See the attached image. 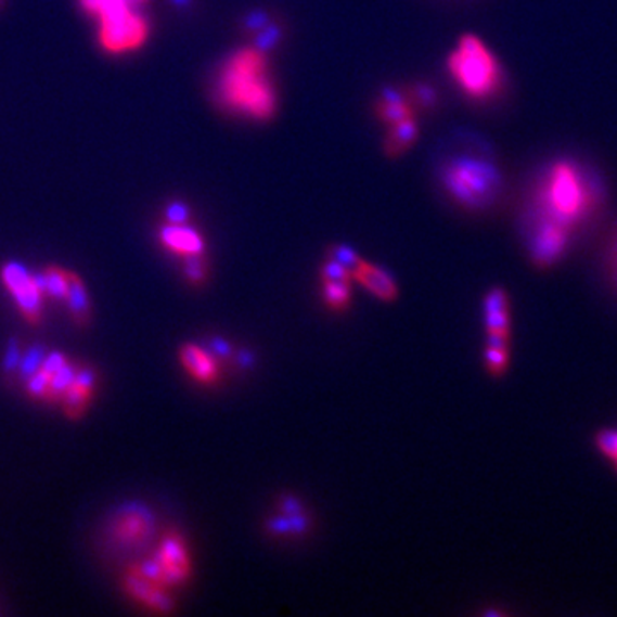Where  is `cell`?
<instances>
[{"label":"cell","instance_id":"1","mask_svg":"<svg viewBox=\"0 0 617 617\" xmlns=\"http://www.w3.org/2000/svg\"><path fill=\"white\" fill-rule=\"evenodd\" d=\"M609 201L599 165L575 152L549 156L534 172L519 215L528 259L544 270L565 261L604 218Z\"/></svg>","mask_w":617,"mask_h":617},{"label":"cell","instance_id":"2","mask_svg":"<svg viewBox=\"0 0 617 617\" xmlns=\"http://www.w3.org/2000/svg\"><path fill=\"white\" fill-rule=\"evenodd\" d=\"M215 100L221 111L265 123L277 112V90L265 50L244 47L223 61L215 81Z\"/></svg>","mask_w":617,"mask_h":617},{"label":"cell","instance_id":"3","mask_svg":"<svg viewBox=\"0 0 617 617\" xmlns=\"http://www.w3.org/2000/svg\"><path fill=\"white\" fill-rule=\"evenodd\" d=\"M448 70L466 99L487 105L498 102L510 87L503 62L477 35H463L448 57Z\"/></svg>","mask_w":617,"mask_h":617},{"label":"cell","instance_id":"4","mask_svg":"<svg viewBox=\"0 0 617 617\" xmlns=\"http://www.w3.org/2000/svg\"><path fill=\"white\" fill-rule=\"evenodd\" d=\"M442 188L463 208L483 211L504 193V176L491 156L466 153L454 156L441 170Z\"/></svg>","mask_w":617,"mask_h":617},{"label":"cell","instance_id":"5","mask_svg":"<svg viewBox=\"0 0 617 617\" xmlns=\"http://www.w3.org/2000/svg\"><path fill=\"white\" fill-rule=\"evenodd\" d=\"M99 43L103 52L124 55L140 50L150 40L152 23L143 13V8L115 9L99 20Z\"/></svg>","mask_w":617,"mask_h":617},{"label":"cell","instance_id":"6","mask_svg":"<svg viewBox=\"0 0 617 617\" xmlns=\"http://www.w3.org/2000/svg\"><path fill=\"white\" fill-rule=\"evenodd\" d=\"M0 280L26 321L38 324L41 321V304H43V285L40 274H31L20 262H8L0 271Z\"/></svg>","mask_w":617,"mask_h":617},{"label":"cell","instance_id":"7","mask_svg":"<svg viewBox=\"0 0 617 617\" xmlns=\"http://www.w3.org/2000/svg\"><path fill=\"white\" fill-rule=\"evenodd\" d=\"M153 515L141 504L119 507L111 522V537L124 549H138L147 544L153 536Z\"/></svg>","mask_w":617,"mask_h":617},{"label":"cell","instance_id":"8","mask_svg":"<svg viewBox=\"0 0 617 617\" xmlns=\"http://www.w3.org/2000/svg\"><path fill=\"white\" fill-rule=\"evenodd\" d=\"M156 565L162 573L167 589L184 583L191 577V556L184 539L177 531H168L159 542L155 556Z\"/></svg>","mask_w":617,"mask_h":617},{"label":"cell","instance_id":"9","mask_svg":"<svg viewBox=\"0 0 617 617\" xmlns=\"http://www.w3.org/2000/svg\"><path fill=\"white\" fill-rule=\"evenodd\" d=\"M124 590L129 597L134 599L138 604L144 605L153 613L168 614L173 610V601L168 595L167 587L147 580L134 566L127 569L126 577H124Z\"/></svg>","mask_w":617,"mask_h":617},{"label":"cell","instance_id":"10","mask_svg":"<svg viewBox=\"0 0 617 617\" xmlns=\"http://www.w3.org/2000/svg\"><path fill=\"white\" fill-rule=\"evenodd\" d=\"M159 241L165 249L182 259L196 258L205 254V239L197 230L185 223H167L159 229Z\"/></svg>","mask_w":617,"mask_h":617},{"label":"cell","instance_id":"11","mask_svg":"<svg viewBox=\"0 0 617 617\" xmlns=\"http://www.w3.org/2000/svg\"><path fill=\"white\" fill-rule=\"evenodd\" d=\"M180 364L188 371L189 376L201 385H215L220 376L217 360L205 348L189 344L180 348Z\"/></svg>","mask_w":617,"mask_h":617},{"label":"cell","instance_id":"12","mask_svg":"<svg viewBox=\"0 0 617 617\" xmlns=\"http://www.w3.org/2000/svg\"><path fill=\"white\" fill-rule=\"evenodd\" d=\"M94 385H97V376L91 369L76 372V377L61 398L67 417H81L93 398Z\"/></svg>","mask_w":617,"mask_h":617},{"label":"cell","instance_id":"13","mask_svg":"<svg viewBox=\"0 0 617 617\" xmlns=\"http://www.w3.org/2000/svg\"><path fill=\"white\" fill-rule=\"evenodd\" d=\"M354 279L360 285H364L369 292L376 295L377 299L393 303L398 297L397 283L393 282L391 277L386 271L377 268V266L360 261V265L354 271Z\"/></svg>","mask_w":617,"mask_h":617},{"label":"cell","instance_id":"14","mask_svg":"<svg viewBox=\"0 0 617 617\" xmlns=\"http://www.w3.org/2000/svg\"><path fill=\"white\" fill-rule=\"evenodd\" d=\"M376 112L380 115L381 123H385L386 126H395L401 120L415 117V105H413L410 94H403L398 90L388 88L377 100Z\"/></svg>","mask_w":617,"mask_h":617},{"label":"cell","instance_id":"15","mask_svg":"<svg viewBox=\"0 0 617 617\" xmlns=\"http://www.w3.org/2000/svg\"><path fill=\"white\" fill-rule=\"evenodd\" d=\"M419 138V126L415 117L401 120V123L389 126L388 138H386L385 150L389 155H401L409 152L413 143Z\"/></svg>","mask_w":617,"mask_h":617},{"label":"cell","instance_id":"16","mask_svg":"<svg viewBox=\"0 0 617 617\" xmlns=\"http://www.w3.org/2000/svg\"><path fill=\"white\" fill-rule=\"evenodd\" d=\"M599 262L605 283L617 295V221L605 232Z\"/></svg>","mask_w":617,"mask_h":617},{"label":"cell","instance_id":"17","mask_svg":"<svg viewBox=\"0 0 617 617\" xmlns=\"http://www.w3.org/2000/svg\"><path fill=\"white\" fill-rule=\"evenodd\" d=\"M67 307H69L70 316L79 326H85L90 321V299H88V292L85 288V283L79 279V274L70 271V286L69 295L66 299Z\"/></svg>","mask_w":617,"mask_h":617},{"label":"cell","instance_id":"18","mask_svg":"<svg viewBox=\"0 0 617 617\" xmlns=\"http://www.w3.org/2000/svg\"><path fill=\"white\" fill-rule=\"evenodd\" d=\"M40 280L41 285H43V292H46L47 295H50L52 299L66 303L70 286L69 270H64L61 266H49V268L40 274Z\"/></svg>","mask_w":617,"mask_h":617},{"label":"cell","instance_id":"19","mask_svg":"<svg viewBox=\"0 0 617 617\" xmlns=\"http://www.w3.org/2000/svg\"><path fill=\"white\" fill-rule=\"evenodd\" d=\"M507 338L501 336H489V345H487L486 360L487 369L494 376L503 374L507 365Z\"/></svg>","mask_w":617,"mask_h":617},{"label":"cell","instance_id":"20","mask_svg":"<svg viewBox=\"0 0 617 617\" xmlns=\"http://www.w3.org/2000/svg\"><path fill=\"white\" fill-rule=\"evenodd\" d=\"M323 297L324 303L332 307L333 311H344L352 299L350 282L324 283Z\"/></svg>","mask_w":617,"mask_h":617},{"label":"cell","instance_id":"21","mask_svg":"<svg viewBox=\"0 0 617 617\" xmlns=\"http://www.w3.org/2000/svg\"><path fill=\"white\" fill-rule=\"evenodd\" d=\"M321 279L323 283L352 282L354 273L335 259H327L321 268Z\"/></svg>","mask_w":617,"mask_h":617},{"label":"cell","instance_id":"22","mask_svg":"<svg viewBox=\"0 0 617 617\" xmlns=\"http://www.w3.org/2000/svg\"><path fill=\"white\" fill-rule=\"evenodd\" d=\"M184 274L189 283H193V285L205 283L206 277H208V265H206L205 258L196 256V258L184 259Z\"/></svg>","mask_w":617,"mask_h":617},{"label":"cell","instance_id":"23","mask_svg":"<svg viewBox=\"0 0 617 617\" xmlns=\"http://www.w3.org/2000/svg\"><path fill=\"white\" fill-rule=\"evenodd\" d=\"M330 259H335V261H338L339 265H344L345 268H348L352 273L356 271L357 266L360 265V261H362V259L359 258V254L347 246L333 247V249L330 250Z\"/></svg>","mask_w":617,"mask_h":617},{"label":"cell","instance_id":"24","mask_svg":"<svg viewBox=\"0 0 617 617\" xmlns=\"http://www.w3.org/2000/svg\"><path fill=\"white\" fill-rule=\"evenodd\" d=\"M599 450L610 460H617V430L605 429L599 433L597 439Z\"/></svg>","mask_w":617,"mask_h":617},{"label":"cell","instance_id":"25","mask_svg":"<svg viewBox=\"0 0 617 617\" xmlns=\"http://www.w3.org/2000/svg\"><path fill=\"white\" fill-rule=\"evenodd\" d=\"M410 99H412L413 105L417 103V105L424 106V108H433L438 103L436 91L430 87H425V85H419V87L413 88Z\"/></svg>","mask_w":617,"mask_h":617},{"label":"cell","instance_id":"26","mask_svg":"<svg viewBox=\"0 0 617 617\" xmlns=\"http://www.w3.org/2000/svg\"><path fill=\"white\" fill-rule=\"evenodd\" d=\"M168 223H188L189 208L182 203H172L165 209Z\"/></svg>","mask_w":617,"mask_h":617},{"label":"cell","instance_id":"27","mask_svg":"<svg viewBox=\"0 0 617 617\" xmlns=\"http://www.w3.org/2000/svg\"><path fill=\"white\" fill-rule=\"evenodd\" d=\"M2 2H4V0H0V5H2Z\"/></svg>","mask_w":617,"mask_h":617},{"label":"cell","instance_id":"28","mask_svg":"<svg viewBox=\"0 0 617 617\" xmlns=\"http://www.w3.org/2000/svg\"><path fill=\"white\" fill-rule=\"evenodd\" d=\"M614 462H616V466H617V460H614Z\"/></svg>","mask_w":617,"mask_h":617}]
</instances>
